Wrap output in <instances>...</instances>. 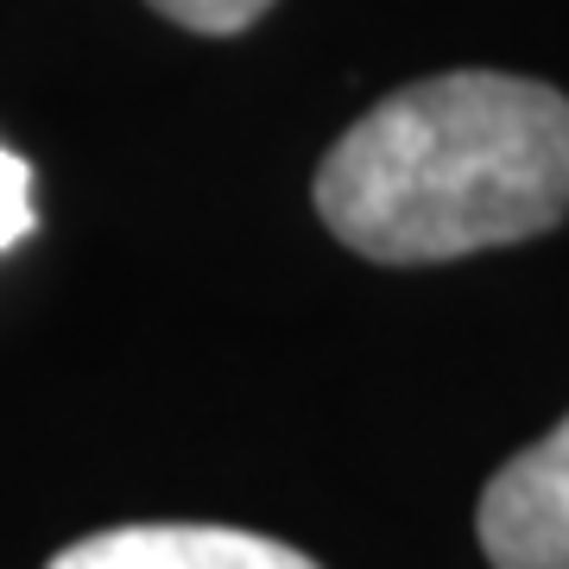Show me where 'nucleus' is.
<instances>
[{
  "label": "nucleus",
  "instance_id": "nucleus-4",
  "mask_svg": "<svg viewBox=\"0 0 569 569\" xmlns=\"http://www.w3.org/2000/svg\"><path fill=\"white\" fill-rule=\"evenodd\" d=\"M32 228H39V209H32V164L0 146V253L20 247Z\"/></svg>",
  "mask_w": 569,
  "mask_h": 569
},
{
  "label": "nucleus",
  "instance_id": "nucleus-3",
  "mask_svg": "<svg viewBox=\"0 0 569 569\" xmlns=\"http://www.w3.org/2000/svg\"><path fill=\"white\" fill-rule=\"evenodd\" d=\"M44 569H317L305 550L234 526H114L58 550Z\"/></svg>",
  "mask_w": 569,
  "mask_h": 569
},
{
  "label": "nucleus",
  "instance_id": "nucleus-5",
  "mask_svg": "<svg viewBox=\"0 0 569 569\" xmlns=\"http://www.w3.org/2000/svg\"><path fill=\"white\" fill-rule=\"evenodd\" d=\"M152 7L190 32H247L272 0H152Z\"/></svg>",
  "mask_w": 569,
  "mask_h": 569
},
{
  "label": "nucleus",
  "instance_id": "nucleus-2",
  "mask_svg": "<svg viewBox=\"0 0 569 569\" xmlns=\"http://www.w3.org/2000/svg\"><path fill=\"white\" fill-rule=\"evenodd\" d=\"M475 526L493 569H569V418L493 475Z\"/></svg>",
  "mask_w": 569,
  "mask_h": 569
},
{
  "label": "nucleus",
  "instance_id": "nucleus-1",
  "mask_svg": "<svg viewBox=\"0 0 569 569\" xmlns=\"http://www.w3.org/2000/svg\"><path fill=\"white\" fill-rule=\"evenodd\" d=\"M317 216L380 266L531 241L569 216V102L500 70L411 82L329 146Z\"/></svg>",
  "mask_w": 569,
  "mask_h": 569
}]
</instances>
